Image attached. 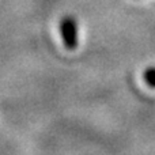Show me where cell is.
Instances as JSON below:
<instances>
[{"instance_id": "1", "label": "cell", "mask_w": 155, "mask_h": 155, "mask_svg": "<svg viewBox=\"0 0 155 155\" xmlns=\"http://www.w3.org/2000/svg\"><path fill=\"white\" fill-rule=\"evenodd\" d=\"M60 34L63 38V44L67 49L72 51L78 46V23L74 16L67 15L61 19Z\"/></svg>"}, {"instance_id": "2", "label": "cell", "mask_w": 155, "mask_h": 155, "mask_svg": "<svg viewBox=\"0 0 155 155\" xmlns=\"http://www.w3.org/2000/svg\"><path fill=\"white\" fill-rule=\"evenodd\" d=\"M143 78H144V82L147 83L150 87L155 88V67H150L144 71L143 74Z\"/></svg>"}]
</instances>
